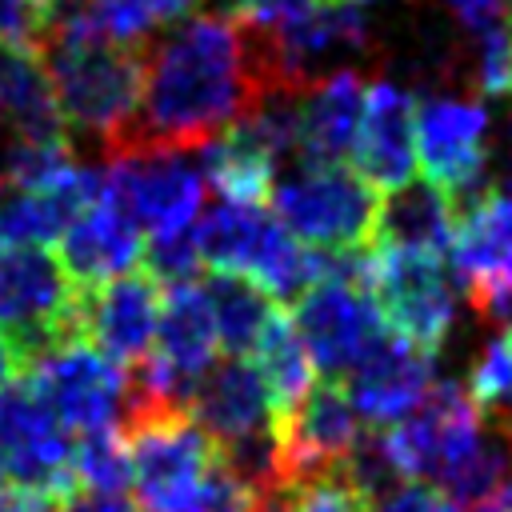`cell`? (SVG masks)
<instances>
[{
  "label": "cell",
  "mask_w": 512,
  "mask_h": 512,
  "mask_svg": "<svg viewBox=\"0 0 512 512\" xmlns=\"http://www.w3.org/2000/svg\"><path fill=\"white\" fill-rule=\"evenodd\" d=\"M264 100L248 40L228 12L184 20L144 56L140 108L112 152H188L212 144Z\"/></svg>",
  "instance_id": "1"
},
{
  "label": "cell",
  "mask_w": 512,
  "mask_h": 512,
  "mask_svg": "<svg viewBox=\"0 0 512 512\" xmlns=\"http://www.w3.org/2000/svg\"><path fill=\"white\" fill-rule=\"evenodd\" d=\"M124 444L132 464V492L144 512H204L216 444L180 404L128 400Z\"/></svg>",
  "instance_id": "2"
},
{
  "label": "cell",
  "mask_w": 512,
  "mask_h": 512,
  "mask_svg": "<svg viewBox=\"0 0 512 512\" xmlns=\"http://www.w3.org/2000/svg\"><path fill=\"white\" fill-rule=\"evenodd\" d=\"M200 264L224 276L252 280L276 304L304 296L328 268L324 252L304 248L264 204H212L192 228Z\"/></svg>",
  "instance_id": "3"
},
{
  "label": "cell",
  "mask_w": 512,
  "mask_h": 512,
  "mask_svg": "<svg viewBox=\"0 0 512 512\" xmlns=\"http://www.w3.org/2000/svg\"><path fill=\"white\" fill-rule=\"evenodd\" d=\"M40 52L52 76L64 128L96 136L108 152L140 108L144 52L68 36H48Z\"/></svg>",
  "instance_id": "4"
},
{
  "label": "cell",
  "mask_w": 512,
  "mask_h": 512,
  "mask_svg": "<svg viewBox=\"0 0 512 512\" xmlns=\"http://www.w3.org/2000/svg\"><path fill=\"white\" fill-rule=\"evenodd\" d=\"M276 220L312 252H364L376 236L380 192L344 164H300L272 188Z\"/></svg>",
  "instance_id": "5"
},
{
  "label": "cell",
  "mask_w": 512,
  "mask_h": 512,
  "mask_svg": "<svg viewBox=\"0 0 512 512\" xmlns=\"http://www.w3.org/2000/svg\"><path fill=\"white\" fill-rule=\"evenodd\" d=\"M80 296L84 292L72 284V276L48 248H0V332L20 368L64 340L84 336Z\"/></svg>",
  "instance_id": "6"
},
{
  "label": "cell",
  "mask_w": 512,
  "mask_h": 512,
  "mask_svg": "<svg viewBox=\"0 0 512 512\" xmlns=\"http://www.w3.org/2000/svg\"><path fill=\"white\" fill-rule=\"evenodd\" d=\"M292 328L316 372L328 380L348 376L388 332L376 300L360 280V252L328 256L324 276L296 300Z\"/></svg>",
  "instance_id": "7"
},
{
  "label": "cell",
  "mask_w": 512,
  "mask_h": 512,
  "mask_svg": "<svg viewBox=\"0 0 512 512\" xmlns=\"http://www.w3.org/2000/svg\"><path fill=\"white\" fill-rule=\"evenodd\" d=\"M360 280L380 308V320L400 340L436 356L452 332L456 292L452 272L436 252H404L368 244L360 252Z\"/></svg>",
  "instance_id": "8"
},
{
  "label": "cell",
  "mask_w": 512,
  "mask_h": 512,
  "mask_svg": "<svg viewBox=\"0 0 512 512\" xmlns=\"http://www.w3.org/2000/svg\"><path fill=\"white\" fill-rule=\"evenodd\" d=\"M484 428H488L484 412L468 396V388L456 380H444V384H432V392L408 420L380 428L376 440L396 480H424L440 488L484 440Z\"/></svg>",
  "instance_id": "9"
},
{
  "label": "cell",
  "mask_w": 512,
  "mask_h": 512,
  "mask_svg": "<svg viewBox=\"0 0 512 512\" xmlns=\"http://www.w3.org/2000/svg\"><path fill=\"white\" fill-rule=\"evenodd\" d=\"M24 376L28 388L52 408V416L76 436L116 428L120 408H128V368L104 356L84 336L32 356L24 364Z\"/></svg>",
  "instance_id": "10"
},
{
  "label": "cell",
  "mask_w": 512,
  "mask_h": 512,
  "mask_svg": "<svg viewBox=\"0 0 512 512\" xmlns=\"http://www.w3.org/2000/svg\"><path fill=\"white\" fill-rule=\"evenodd\" d=\"M360 444V416L344 384L324 380L284 416H276V468L280 492H292L308 480L344 472L348 456Z\"/></svg>",
  "instance_id": "11"
},
{
  "label": "cell",
  "mask_w": 512,
  "mask_h": 512,
  "mask_svg": "<svg viewBox=\"0 0 512 512\" xmlns=\"http://www.w3.org/2000/svg\"><path fill=\"white\" fill-rule=\"evenodd\" d=\"M104 192L148 236L188 232L204 204V176L180 152H112Z\"/></svg>",
  "instance_id": "12"
},
{
  "label": "cell",
  "mask_w": 512,
  "mask_h": 512,
  "mask_svg": "<svg viewBox=\"0 0 512 512\" xmlns=\"http://www.w3.org/2000/svg\"><path fill=\"white\" fill-rule=\"evenodd\" d=\"M0 460L12 484L56 504L76 492L72 432L28 388V380H8L0 388Z\"/></svg>",
  "instance_id": "13"
},
{
  "label": "cell",
  "mask_w": 512,
  "mask_h": 512,
  "mask_svg": "<svg viewBox=\"0 0 512 512\" xmlns=\"http://www.w3.org/2000/svg\"><path fill=\"white\" fill-rule=\"evenodd\" d=\"M488 164V108L472 96H432L416 108V168L456 200L480 192Z\"/></svg>",
  "instance_id": "14"
},
{
  "label": "cell",
  "mask_w": 512,
  "mask_h": 512,
  "mask_svg": "<svg viewBox=\"0 0 512 512\" xmlns=\"http://www.w3.org/2000/svg\"><path fill=\"white\" fill-rule=\"evenodd\" d=\"M344 392L364 424H372L376 432L392 428L408 420L432 392V356L400 340L396 332H384L376 348L348 372Z\"/></svg>",
  "instance_id": "15"
},
{
  "label": "cell",
  "mask_w": 512,
  "mask_h": 512,
  "mask_svg": "<svg viewBox=\"0 0 512 512\" xmlns=\"http://www.w3.org/2000/svg\"><path fill=\"white\" fill-rule=\"evenodd\" d=\"M160 284L148 272L116 276L80 296V332L116 364H140L160 324Z\"/></svg>",
  "instance_id": "16"
},
{
  "label": "cell",
  "mask_w": 512,
  "mask_h": 512,
  "mask_svg": "<svg viewBox=\"0 0 512 512\" xmlns=\"http://www.w3.org/2000/svg\"><path fill=\"white\" fill-rule=\"evenodd\" d=\"M352 160V172L376 192H396L416 180V100L404 88L388 80L368 84Z\"/></svg>",
  "instance_id": "17"
},
{
  "label": "cell",
  "mask_w": 512,
  "mask_h": 512,
  "mask_svg": "<svg viewBox=\"0 0 512 512\" xmlns=\"http://www.w3.org/2000/svg\"><path fill=\"white\" fill-rule=\"evenodd\" d=\"M452 268L468 292V304L512 284V180L476 192L456 208Z\"/></svg>",
  "instance_id": "18"
},
{
  "label": "cell",
  "mask_w": 512,
  "mask_h": 512,
  "mask_svg": "<svg viewBox=\"0 0 512 512\" xmlns=\"http://www.w3.org/2000/svg\"><path fill=\"white\" fill-rule=\"evenodd\" d=\"M64 272L72 276V284L80 292L100 288L116 276L136 272V264L144 260V244H140V228L132 224V216L108 196L100 192L60 236V256Z\"/></svg>",
  "instance_id": "19"
},
{
  "label": "cell",
  "mask_w": 512,
  "mask_h": 512,
  "mask_svg": "<svg viewBox=\"0 0 512 512\" xmlns=\"http://www.w3.org/2000/svg\"><path fill=\"white\" fill-rule=\"evenodd\" d=\"M188 412L216 448L240 444L276 424V412H272L260 372L252 368V360H240V356H228L200 376V384L188 400Z\"/></svg>",
  "instance_id": "20"
},
{
  "label": "cell",
  "mask_w": 512,
  "mask_h": 512,
  "mask_svg": "<svg viewBox=\"0 0 512 512\" xmlns=\"http://www.w3.org/2000/svg\"><path fill=\"white\" fill-rule=\"evenodd\" d=\"M368 84L352 68H336L296 100V156L300 164H340L352 156Z\"/></svg>",
  "instance_id": "21"
},
{
  "label": "cell",
  "mask_w": 512,
  "mask_h": 512,
  "mask_svg": "<svg viewBox=\"0 0 512 512\" xmlns=\"http://www.w3.org/2000/svg\"><path fill=\"white\" fill-rule=\"evenodd\" d=\"M104 192V172L68 164L60 176H52L40 188L8 192L0 204V232L8 244H36L48 248L64 236V228Z\"/></svg>",
  "instance_id": "22"
},
{
  "label": "cell",
  "mask_w": 512,
  "mask_h": 512,
  "mask_svg": "<svg viewBox=\"0 0 512 512\" xmlns=\"http://www.w3.org/2000/svg\"><path fill=\"white\" fill-rule=\"evenodd\" d=\"M0 124H8L12 136L68 140L44 52L0 44Z\"/></svg>",
  "instance_id": "23"
},
{
  "label": "cell",
  "mask_w": 512,
  "mask_h": 512,
  "mask_svg": "<svg viewBox=\"0 0 512 512\" xmlns=\"http://www.w3.org/2000/svg\"><path fill=\"white\" fill-rule=\"evenodd\" d=\"M452 232H456V200L432 188L428 180H412L380 196L372 244L440 256L444 248H452Z\"/></svg>",
  "instance_id": "24"
},
{
  "label": "cell",
  "mask_w": 512,
  "mask_h": 512,
  "mask_svg": "<svg viewBox=\"0 0 512 512\" xmlns=\"http://www.w3.org/2000/svg\"><path fill=\"white\" fill-rule=\"evenodd\" d=\"M204 292H208V304H212V316H216L220 348H224L228 356L248 360L252 348L260 344L264 328H268L272 316L280 312V304H276L272 296H264L252 280L224 276V272H212V280L204 284Z\"/></svg>",
  "instance_id": "25"
},
{
  "label": "cell",
  "mask_w": 512,
  "mask_h": 512,
  "mask_svg": "<svg viewBox=\"0 0 512 512\" xmlns=\"http://www.w3.org/2000/svg\"><path fill=\"white\" fill-rule=\"evenodd\" d=\"M248 360L260 372L276 416L292 412L312 392L316 368H312V360H308V352H304V344H300V336H296V328H292V320L284 312L272 316V324L264 328V336H260V344L252 348Z\"/></svg>",
  "instance_id": "26"
},
{
  "label": "cell",
  "mask_w": 512,
  "mask_h": 512,
  "mask_svg": "<svg viewBox=\"0 0 512 512\" xmlns=\"http://www.w3.org/2000/svg\"><path fill=\"white\" fill-rule=\"evenodd\" d=\"M72 480H76V492L124 496V488H132V464H128L124 436L116 428L76 436L72 440Z\"/></svg>",
  "instance_id": "27"
},
{
  "label": "cell",
  "mask_w": 512,
  "mask_h": 512,
  "mask_svg": "<svg viewBox=\"0 0 512 512\" xmlns=\"http://www.w3.org/2000/svg\"><path fill=\"white\" fill-rule=\"evenodd\" d=\"M68 164H76L68 140H32V136H12L0 152V184L8 192H28L60 176Z\"/></svg>",
  "instance_id": "28"
},
{
  "label": "cell",
  "mask_w": 512,
  "mask_h": 512,
  "mask_svg": "<svg viewBox=\"0 0 512 512\" xmlns=\"http://www.w3.org/2000/svg\"><path fill=\"white\" fill-rule=\"evenodd\" d=\"M464 388L480 404V412H496L508 400V392H512V332H496L480 348V356L468 368Z\"/></svg>",
  "instance_id": "29"
},
{
  "label": "cell",
  "mask_w": 512,
  "mask_h": 512,
  "mask_svg": "<svg viewBox=\"0 0 512 512\" xmlns=\"http://www.w3.org/2000/svg\"><path fill=\"white\" fill-rule=\"evenodd\" d=\"M472 76L484 96H508L512 92V20H496L476 32V56Z\"/></svg>",
  "instance_id": "30"
},
{
  "label": "cell",
  "mask_w": 512,
  "mask_h": 512,
  "mask_svg": "<svg viewBox=\"0 0 512 512\" xmlns=\"http://www.w3.org/2000/svg\"><path fill=\"white\" fill-rule=\"evenodd\" d=\"M280 512H372V500L344 472H336L284 492Z\"/></svg>",
  "instance_id": "31"
},
{
  "label": "cell",
  "mask_w": 512,
  "mask_h": 512,
  "mask_svg": "<svg viewBox=\"0 0 512 512\" xmlns=\"http://www.w3.org/2000/svg\"><path fill=\"white\" fill-rule=\"evenodd\" d=\"M196 228V224H192ZM188 232H172V236H152L148 248H144V272L156 280V284H188L200 268V252H196V236Z\"/></svg>",
  "instance_id": "32"
},
{
  "label": "cell",
  "mask_w": 512,
  "mask_h": 512,
  "mask_svg": "<svg viewBox=\"0 0 512 512\" xmlns=\"http://www.w3.org/2000/svg\"><path fill=\"white\" fill-rule=\"evenodd\" d=\"M52 28V8L40 0H0V44L44 48Z\"/></svg>",
  "instance_id": "33"
},
{
  "label": "cell",
  "mask_w": 512,
  "mask_h": 512,
  "mask_svg": "<svg viewBox=\"0 0 512 512\" xmlns=\"http://www.w3.org/2000/svg\"><path fill=\"white\" fill-rule=\"evenodd\" d=\"M372 512H460V504L424 480H400L372 500Z\"/></svg>",
  "instance_id": "34"
},
{
  "label": "cell",
  "mask_w": 512,
  "mask_h": 512,
  "mask_svg": "<svg viewBox=\"0 0 512 512\" xmlns=\"http://www.w3.org/2000/svg\"><path fill=\"white\" fill-rule=\"evenodd\" d=\"M56 512H132L124 496H96V492H72L56 504Z\"/></svg>",
  "instance_id": "35"
},
{
  "label": "cell",
  "mask_w": 512,
  "mask_h": 512,
  "mask_svg": "<svg viewBox=\"0 0 512 512\" xmlns=\"http://www.w3.org/2000/svg\"><path fill=\"white\" fill-rule=\"evenodd\" d=\"M44 504H56L40 492H28L20 484H0V512H40Z\"/></svg>",
  "instance_id": "36"
},
{
  "label": "cell",
  "mask_w": 512,
  "mask_h": 512,
  "mask_svg": "<svg viewBox=\"0 0 512 512\" xmlns=\"http://www.w3.org/2000/svg\"><path fill=\"white\" fill-rule=\"evenodd\" d=\"M472 512H512V472L500 480V488L492 492V496H484Z\"/></svg>",
  "instance_id": "37"
},
{
  "label": "cell",
  "mask_w": 512,
  "mask_h": 512,
  "mask_svg": "<svg viewBox=\"0 0 512 512\" xmlns=\"http://www.w3.org/2000/svg\"><path fill=\"white\" fill-rule=\"evenodd\" d=\"M16 368H20V364H16V356H12V348H8V340H4V332H0V388L12 380Z\"/></svg>",
  "instance_id": "38"
},
{
  "label": "cell",
  "mask_w": 512,
  "mask_h": 512,
  "mask_svg": "<svg viewBox=\"0 0 512 512\" xmlns=\"http://www.w3.org/2000/svg\"><path fill=\"white\" fill-rule=\"evenodd\" d=\"M496 424H500V428H504V432L512 436V392H508V400H504V404L496 408Z\"/></svg>",
  "instance_id": "39"
},
{
  "label": "cell",
  "mask_w": 512,
  "mask_h": 512,
  "mask_svg": "<svg viewBox=\"0 0 512 512\" xmlns=\"http://www.w3.org/2000/svg\"><path fill=\"white\" fill-rule=\"evenodd\" d=\"M504 136H508V152H512V108H508V124H504Z\"/></svg>",
  "instance_id": "40"
},
{
  "label": "cell",
  "mask_w": 512,
  "mask_h": 512,
  "mask_svg": "<svg viewBox=\"0 0 512 512\" xmlns=\"http://www.w3.org/2000/svg\"><path fill=\"white\" fill-rule=\"evenodd\" d=\"M40 4H48V8H52V12H56V8H60V4H64V0H40Z\"/></svg>",
  "instance_id": "41"
},
{
  "label": "cell",
  "mask_w": 512,
  "mask_h": 512,
  "mask_svg": "<svg viewBox=\"0 0 512 512\" xmlns=\"http://www.w3.org/2000/svg\"><path fill=\"white\" fill-rule=\"evenodd\" d=\"M40 512H56V504H44V508H40Z\"/></svg>",
  "instance_id": "42"
},
{
  "label": "cell",
  "mask_w": 512,
  "mask_h": 512,
  "mask_svg": "<svg viewBox=\"0 0 512 512\" xmlns=\"http://www.w3.org/2000/svg\"><path fill=\"white\" fill-rule=\"evenodd\" d=\"M0 248H8V240H4V232H0Z\"/></svg>",
  "instance_id": "43"
},
{
  "label": "cell",
  "mask_w": 512,
  "mask_h": 512,
  "mask_svg": "<svg viewBox=\"0 0 512 512\" xmlns=\"http://www.w3.org/2000/svg\"><path fill=\"white\" fill-rule=\"evenodd\" d=\"M0 480H4V460H0Z\"/></svg>",
  "instance_id": "44"
},
{
  "label": "cell",
  "mask_w": 512,
  "mask_h": 512,
  "mask_svg": "<svg viewBox=\"0 0 512 512\" xmlns=\"http://www.w3.org/2000/svg\"><path fill=\"white\" fill-rule=\"evenodd\" d=\"M352 4H364V0H352Z\"/></svg>",
  "instance_id": "45"
},
{
  "label": "cell",
  "mask_w": 512,
  "mask_h": 512,
  "mask_svg": "<svg viewBox=\"0 0 512 512\" xmlns=\"http://www.w3.org/2000/svg\"><path fill=\"white\" fill-rule=\"evenodd\" d=\"M508 20H512V12H508Z\"/></svg>",
  "instance_id": "46"
}]
</instances>
